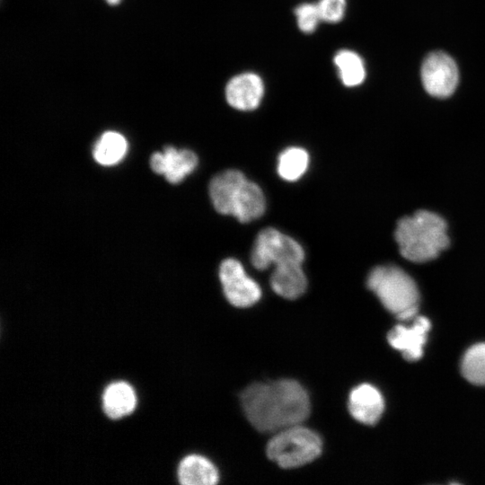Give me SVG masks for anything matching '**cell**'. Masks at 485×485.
<instances>
[{
	"label": "cell",
	"mask_w": 485,
	"mask_h": 485,
	"mask_svg": "<svg viewBox=\"0 0 485 485\" xmlns=\"http://www.w3.org/2000/svg\"><path fill=\"white\" fill-rule=\"evenodd\" d=\"M240 401L246 418L260 432L299 425L310 414L306 390L292 379L252 384L242 392Z\"/></svg>",
	"instance_id": "1"
},
{
	"label": "cell",
	"mask_w": 485,
	"mask_h": 485,
	"mask_svg": "<svg viewBox=\"0 0 485 485\" xmlns=\"http://www.w3.org/2000/svg\"><path fill=\"white\" fill-rule=\"evenodd\" d=\"M445 220L436 213L418 210L397 222L395 240L401 255L413 262L436 259L450 243Z\"/></svg>",
	"instance_id": "2"
},
{
	"label": "cell",
	"mask_w": 485,
	"mask_h": 485,
	"mask_svg": "<svg viewBox=\"0 0 485 485\" xmlns=\"http://www.w3.org/2000/svg\"><path fill=\"white\" fill-rule=\"evenodd\" d=\"M367 287L384 306L400 320L415 318L419 306V291L414 280L396 266H377L367 278Z\"/></svg>",
	"instance_id": "3"
},
{
	"label": "cell",
	"mask_w": 485,
	"mask_h": 485,
	"mask_svg": "<svg viewBox=\"0 0 485 485\" xmlns=\"http://www.w3.org/2000/svg\"><path fill=\"white\" fill-rule=\"evenodd\" d=\"M267 455L278 466L290 469L315 460L322 451V441L313 430L299 425L282 429L269 441Z\"/></svg>",
	"instance_id": "4"
},
{
	"label": "cell",
	"mask_w": 485,
	"mask_h": 485,
	"mask_svg": "<svg viewBox=\"0 0 485 485\" xmlns=\"http://www.w3.org/2000/svg\"><path fill=\"white\" fill-rule=\"evenodd\" d=\"M304 251L293 238L278 230L268 227L261 230L253 243L251 261L259 270L267 269L270 265L285 263H303Z\"/></svg>",
	"instance_id": "5"
},
{
	"label": "cell",
	"mask_w": 485,
	"mask_h": 485,
	"mask_svg": "<svg viewBox=\"0 0 485 485\" xmlns=\"http://www.w3.org/2000/svg\"><path fill=\"white\" fill-rule=\"evenodd\" d=\"M219 278L226 299L235 307L251 306L261 296L258 283L247 275L242 263L235 259L229 258L221 262Z\"/></svg>",
	"instance_id": "6"
},
{
	"label": "cell",
	"mask_w": 485,
	"mask_h": 485,
	"mask_svg": "<svg viewBox=\"0 0 485 485\" xmlns=\"http://www.w3.org/2000/svg\"><path fill=\"white\" fill-rule=\"evenodd\" d=\"M421 79L425 90L432 96L445 98L455 90L459 73L454 60L446 53H430L421 67Z\"/></svg>",
	"instance_id": "7"
},
{
	"label": "cell",
	"mask_w": 485,
	"mask_h": 485,
	"mask_svg": "<svg viewBox=\"0 0 485 485\" xmlns=\"http://www.w3.org/2000/svg\"><path fill=\"white\" fill-rule=\"evenodd\" d=\"M150 165L154 172L164 175L170 183L175 184L195 170L198 157L190 150L166 146L163 152L153 154Z\"/></svg>",
	"instance_id": "8"
},
{
	"label": "cell",
	"mask_w": 485,
	"mask_h": 485,
	"mask_svg": "<svg viewBox=\"0 0 485 485\" xmlns=\"http://www.w3.org/2000/svg\"><path fill=\"white\" fill-rule=\"evenodd\" d=\"M263 95V81L253 73H242L234 76L225 87V99L228 104L242 111L258 108Z\"/></svg>",
	"instance_id": "9"
},
{
	"label": "cell",
	"mask_w": 485,
	"mask_h": 485,
	"mask_svg": "<svg viewBox=\"0 0 485 485\" xmlns=\"http://www.w3.org/2000/svg\"><path fill=\"white\" fill-rule=\"evenodd\" d=\"M429 329L428 319L417 316L410 327L397 325L391 330L387 336L388 341L392 348L402 352L406 360L416 361L422 357Z\"/></svg>",
	"instance_id": "10"
},
{
	"label": "cell",
	"mask_w": 485,
	"mask_h": 485,
	"mask_svg": "<svg viewBox=\"0 0 485 485\" xmlns=\"http://www.w3.org/2000/svg\"><path fill=\"white\" fill-rule=\"evenodd\" d=\"M348 408L356 420L366 425H374L382 416L384 402L382 394L375 386L363 384L350 392Z\"/></svg>",
	"instance_id": "11"
},
{
	"label": "cell",
	"mask_w": 485,
	"mask_h": 485,
	"mask_svg": "<svg viewBox=\"0 0 485 485\" xmlns=\"http://www.w3.org/2000/svg\"><path fill=\"white\" fill-rule=\"evenodd\" d=\"M266 201L261 189L246 179L237 190L231 208V215L242 223H248L261 216Z\"/></svg>",
	"instance_id": "12"
},
{
	"label": "cell",
	"mask_w": 485,
	"mask_h": 485,
	"mask_svg": "<svg viewBox=\"0 0 485 485\" xmlns=\"http://www.w3.org/2000/svg\"><path fill=\"white\" fill-rule=\"evenodd\" d=\"M246 179L242 172L233 169L213 177L209 183V196L218 213L230 216L233 199Z\"/></svg>",
	"instance_id": "13"
},
{
	"label": "cell",
	"mask_w": 485,
	"mask_h": 485,
	"mask_svg": "<svg viewBox=\"0 0 485 485\" xmlns=\"http://www.w3.org/2000/svg\"><path fill=\"white\" fill-rule=\"evenodd\" d=\"M275 293L287 299H296L306 290L307 279L301 263H285L275 266L270 277Z\"/></svg>",
	"instance_id": "14"
},
{
	"label": "cell",
	"mask_w": 485,
	"mask_h": 485,
	"mask_svg": "<svg viewBox=\"0 0 485 485\" xmlns=\"http://www.w3.org/2000/svg\"><path fill=\"white\" fill-rule=\"evenodd\" d=\"M178 477L183 485H214L219 480L216 466L206 457L196 454L186 456L181 462Z\"/></svg>",
	"instance_id": "15"
},
{
	"label": "cell",
	"mask_w": 485,
	"mask_h": 485,
	"mask_svg": "<svg viewBox=\"0 0 485 485\" xmlns=\"http://www.w3.org/2000/svg\"><path fill=\"white\" fill-rule=\"evenodd\" d=\"M102 401L105 413L111 419H119L135 409L137 398L128 384L118 382L106 388Z\"/></svg>",
	"instance_id": "16"
},
{
	"label": "cell",
	"mask_w": 485,
	"mask_h": 485,
	"mask_svg": "<svg viewBox=\"0 0 485 485\" xmlns=\"http://www.w3.org/2000/svg\"><path fill=\"white\" fill-rule=\"evenodd\" d=\"M128 151V142L116 131L103 133L93 146V154L97 163L110 166L119 163Z\"/></svg>",
	"instance_id": "17"
},
{
	"label": "cell",
	"mask_w": 485,
	"mask_h": 485,
	"mask_svg": "<svg viewBox=\"0 0 485 485\" xmlns=\"http://www.w3.org/2000/svg\"><path fill=\"white\" fill-rule=\"evenodd\" d=\"M309 154L306 150L292 146L281 152L278 158L277 171L285 181H295L306 172Z\"/></svg>",
	"instance_id": "18"
},
{
	"label": "cell",
	"mask_w": 485,
	"mask_h": 485,
	"mask_svg": "<svg viewBox=\"0 0 485 485\" xmlns=\"http://www.w3.org/2000/svg\"><path fill=\"white\" fill-rule=\"evenodd\" d=\"M334 64L344 85H359L366 77L365 65L359 55L354 51L343 49L334 57Z\"/></svg>",
	"instance_id": "19"
},
{
	"label": "cell",
	"mask_w": 485,
	"mask_h": 485,
	"mask_svg": "<svg viewBox=\"0 0 485 485\" xmlns=\"http://www.w3.org/2000/svg\"><path fill=\"white\" fill-rule=\"evenodd\" d=\"M462 374L477 385H485V343L472 346L463 355Z\"/></svg>",
	"instance_id": "20"
},
{
	"label": "cell",
	"mask_w": 485,
	"mask_h": 485,
	"mask_svg": "<svg viewBox=\"0 0 485 485\" xmlns=\"http://www.w3.org/2000/svg\"><path fill=\"white\" fill-rule=\"evenodd\" d=\"M297 26L304 33L313 32L322 21L317 4L304 3L295 9Z\"/></svg>",
	"instance_id": "21"
},
{
	"label": "cell",
	"mask_w": 485,
	"mask_h": 485,
	"mask_svg": "<svg viewBox=\"0 0 485 485\" xmlns=\"http://www.w3.org/2000/svg\"><path fill=\"white\" fill-rule=\"evenodd\" d=\"M316 4L323 22L336 23L345 14L346 0H319Z\"/></svg>",
	"instance_id": "22"
},
{
	"label": "cell",
	"mask_w": 485,
	"mask_h": 485,
	"mask_svg": "<svg viewBox=\"0 0 485 485\" xmlns=\"http://www.w3.org/2000/svg\"><path fill=\"white\" fill-rule=\"evenodd\" d=\"M106 1L110 4H118L120 3L121 0H106Z\"/></svg>",
	"instance_id": "23"
}]
</instances>
